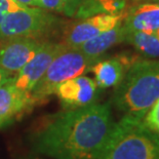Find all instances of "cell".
<instances>
[{
    "mask_svg": "<svg viewBox=\"0 0 159 159\" xmlns=\"http://www.w3.org/2000/svg\"><path fill=\"white\" fill-rule=\"evenodd\" d=\"M114 123L110 102L64 110L33 133L31 148L55 159H99Z\"/></svg>",
    "mask_w": 159,
    "mask_h": 159,
    "instance_id": "1",
    "label": "cell"
},
{
    "mask_svg": "<svg viewBox=\"0 0 159 159\" xmlns=\"http://www.w3.org/2000/svg\"><path fill=\"white\" fill-rule=\"evenodd\" d=\"M158 99L159 60L139 57L115 87L111 103L123 116L143 120Z\"/></svg>",
    "mask_w": 159,
    "mask_h": 159,
    "instance_id": "2",
    "label": "cell"
},
{
    "mask_svg": "<svg viewBox=\"0 0 159 159\" xmlns=\"http://www.w3.org/2000/svg\"><path fill=\"white\" fill-rule=\"evenodd\" d=\"M99 159H159V134L142 119L123 116L114 123Z\"/></svg>",
    "mask_w": 159,
    "mask_h": 159,
    "instance_id": "3",
    "label": "cell"
},
{
    "mask_svg": "<svg viewBox=\"0 0 159 159\" xmlns=\"http://www.w3.org/2000/svg\"><path fill=\"white\" fill-rule=\"evenodd\" d=\"M98 61L100 60L85 56L76 47L66 45V48L55 57L30 93L33 105L36 106L55 94L57 87L61 83L89 72Z\"/></svg>",
    "mask_w": 159,
    "mask_h": 159,
    "instance_id": "4",
    "label": "cell"
},
{
    "mask_svg": "<svg viewBox=\"0 0 159 159\" xmlns=\"http://www.w3.org/2000/svg\"><path fill=\"white\" fill-rule=\"evenodd\" d=\"M60 22L52 11L36 6H23L9 13L0 25V40L16 37L39 38L48 34Z\"/></svg>",
    "mask_w": 159,
    "mask_h": 159,
    "instance_id": "5",
    "label": "cell"
},
{
    "mask_svg": "<svg viewBox=\"0 0 159 159\" xmlns=\"http://www.w3.org/2000/svg\"><path fill=\"white\" fill-rule=\"evenodd\" d=\"M65 48L66 44L64 42L43 41L31 60L13 77L16 86L30 94L55 57Z\"/></svg>",
    "mask_w": 159,
    "mask_h": 159,
    "instance_id": "6",
    "label": "cell"
},
{
    "mask_svg": "<svg viewBox=\"0 0 159 159\" xmlns=\"http://www.w3.org/2000/svg\"><path fill=\"white\" fill-rule=\"evenodd\" d=\"M0 41V68L12 77L31 60L43 42L32 37H16Z\"/></svg>",
    "mask_w": 159,
    "mask_h": 159,
    "instance_id": "7",
    "label": "cell"
},
{
    "mask_svg": "<svg viewBox=\"0 0 159 159\" xmlns=\"http://www.w3.org/2000/svg\"><path fill=\"white\" fill-rule=\"evenodd\" d=\"M99 90L96 81L87 76H77L61 83L56 89L64 110L77 109L97 103Z\"/></svg>",
    "mask_w": 159,
    "mask_h": 159,
    "instance_id": "8",
    "label": "cell"
},
{
    "mask_svg": "<svg viewBox=\"0 0 159 159\" xmlns=\"http://www.w3.org/2000/svg\"><path fill=\"white\" fill-rule=\"evenodd\" d=\"M123 19L124 13L100 15L81 19L69 27L65 34L64 43L69 47H78L87 40L119 25L123 22Z\"/></svg>",
    "mask_w": 159,
    "mask_h": 159,
    "instance_id": "9",
    "label": "cell"
},
{
    "mask_svg": "<svg viewBox=\"0 0 159 159\" xmlns=\"http://www.w3.org/2000/svg\"><path fill=\"white\" fill-rule=\"evenodd\" d=\"M34 107L30 94L16 86L13 78L0 85V129L12 124Z\"/></svg>",
    "mask_w": 159,
    "mask_h": 159,
    "instance_id": "10",
    "label": "cell"
},
{
    "mask_svg": "<svg viewBox=\"0 0 159 159\" xmlns=\"http://www.w3.org/2000/svg\"><path fill=\"white\" fill-rule=\"evenodd\" d=\"M139 57H133L125 53L98 61L91 67L90 72L93 73L94 81L100 89L116 87L122 80L125 72L130 65Z\"/></svg>",
    "mask_w": 159,
    "mask_h": 159,
    "instance_id": "11",
    "label": "cell"
},
{
    "mask_svg": "<svg viewBox=\"0 0 159 159\" xmlns=\"http://www.w3.org/2000/svg\"><path fill=\"white\" fill-rule=\"evenodd\" d=\"M122 23L126 31L153 32L159 28V5L150 1L136 3Z\"/></svg>",
    "mask_w": 159,
    "mask_h": 159,
    "instance_id": "12",
    "label": "cell"
},
{
    "mask_svg": "<svg viewBox=\"0 0 159 159\" xmlns=\"http://www.w3.org/2000/svg\"><path fill=\"white\" fill-rule=\"evenodd\" d=\"M125 35H126V30L124 28L123 23H120L114 28L87 40L76 48H78L87 57L101 60L105 57V52L108 49L121 42H124Z\"/></svg>",
    "mask_w": 159,
    "mask_h": 159,
    "instance_id": "13",
    "label": "cell"
},
{
    "mask_svg": "<svg viewBox=\"0 0 159 159\" xmlns=\"http://www.w3.org/2000/svg\"><path fill=\"white\" fill-rule=\"evenodd\" d=\"M127 7V0H83L74 18L81 20L100 15H120Z\"/></svg>",
    "mask_w": 159,
    "mask_h": 159,
    "instance_id": "14",
    "label": "cell"
},
{
    "mask_svg": "<svg viewBox=\"0 0 159 159\" xmlns=\"http://www.w3.org/2000/svg\"><path fill=\"white\" fill-rule=\"evenodd\" d=\"M124 42L133 45L146 59H159V39L153 32L126 31Z\"/></svg>",
    "mask_w": 159,
    "mask_h": 159,
    "instance_id": "15",
    "label": "cell"
},
{
    "mask_svg": "<svg viewBox=\"0 0 159 159\" xmlns=\"http://www.w3.org/2000/svg\"><path fill=\"white\" fill-rule=\"evenodd\" d=\"M83 0H37L38 7L48 11L63 13L67 16H74Z\"/></svg>",
    "mask_w": 159,
    "mask_h": 159,
    "instance_id": "16",
    "label": "cell"
},
{
    "mask_svg": "<svg viewBox=\"0 0 159 159\" xmlns=\"http://www.w3.org/2000/svg\"><path fill=\"white\" fill-rule=\"evenodd\" d=\"M143 122L151 130L159 134V99L148 110L143 118Z\"/></svg>",
    "mask_w": 159,
    "mask_h": 159,
    "instance_id": "17",
    "label": "cell"
},
{
    "mask_svg": "<svg viewBox=\"0 0 159 159\" xmlns=\"http://www.w3.org/2000/svg\"><path fill=\"white\" fill-rule=\"evenodd\" d=\"M23 6L27 5L21 4L16 0H0V25L9 13L23 7Z\"/></svg>",
    "mask_w": 159,
    "mask_h": 159,
    "instance_id": "18",
    "label": "cell"
},
{
    "mask_svg": "<svg viewBox=\"0 0 159 159\" xmlns=\"http://www.w3.org/2000/svg\"><path fill=\"white\" fill-rule=\"evenodd\" d=\"M11 78H13L12 76H11L9 74H7L4 70H2L0 68V85H2L3 83H5L6 81L11 80Z\"/></svg>",
    "mask_w": 159,
    "mask_h": 159,
    "instance_id": "19",
    "label": "cell"
},
{
    "mask_svg": "<svg viewBox=\"0 0 159 159\" xmlns=\"http://www.w3.org/2000/svg\"><path fill=\"white\" fill-rule=\"evenodd\" d=\"M16 1L20 2L21 4L27 5V6H36V7H38L37 0H16Z\"/></svg>",
    "mask_w": 159,
    "mask_h": 159,
    "instance_id": "20",
    "label": "cell"
},
{
    "mask_svg": "<svg viewBox=\"0 0 159 159\" xmlns=\"http://www.w3.org/2000/svg\"><path fill=\"white\" fill-rule=\"evenodd\" d=\"M153 33L155 34V36H156L157 38L159 39V28H158L157 30H155V31H153Z\"/></svg>",
    "mask_w": 159,
    "mask_h": 159,
    "instance_id": "21",
    "label": "cell"
},
{
    "mask_svg": "<svg viewBox=\"0 0 159 159\" xmlns=\"http://www.w3.org/2000/svg\"><path fill=\"white\" fill-rule=\"evenodd\" d=\"M146 1H150V2H154V3H156V4L159 5V0H146Z\"/></svg>",
    "mask_w": 159,
    "mask_h": 159,
    "instance_id": "22",
    "label": "cell"
},
{
    "mask_svg": "<svg viewBox=\"0 0 159 159\" xmlns=\"http://www.w3.org/2000/svg\"><path fill=\"white\" fill-rule=\"evenodd\" d=\"M143 1H146V0H133V2L136 4V3H139V2H143Z\"/></svg>",
    "mask_w": 159,
    "mask_h": 159,
    "instance_id": "23",
    "label": "cell"
},
{
    "mask_svg": "<svg viewBox=\"0 0 159 159\" xmlns=\"http://www.w3.org/2000/svg\"><path fill=\"white\" fill-rule=\"evenodd\" d=\"M25 159H37V158H25Z\"/></svg>",
    "mask_w": 159,
    "mask_h": 159,
    "instance_id": "24",
    "label": "cell"
},
{
    "mask_svg": "<svg viewBox=\"0 0 159 159\" xmlns=\"http://www.w3.org/2000/svg\"><path fill=\"white\" fill-rule=\"evenodd\" d=\"M37 3H38V2H37Z\"/></svg>",
    "mask_w": 159,
    "mask_h": 159,
    "instance_id": "25",
    "label": "cell"
}]
</instances>
